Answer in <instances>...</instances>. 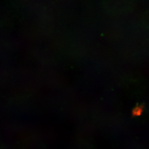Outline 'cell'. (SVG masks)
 <instances>
[{
    "label": "cell",
    "mask_w": 149,
    "mask_h": 149,
    "mask_svg": "<svg viewBox=\"0 0 149 149\" xmlns=\"http://www.w3.org/2000/svg\"><path fill=\"white\" fill-rule=\"evenodd\" d=\"M133 0H104V3L111 12L121 13L129 9Z\"/></svg>",
    "instance_id": "obj_1"
},
{
    "label": "cell",
    "mask_w": 149,
    "mask_h": 149,
    "mask_svg": "<svg viewBox=\"0 0 149 149\" xmlns=\"http://www.w3.org/2000/svg\"><path fill=\"white\" fill-rule=\"evenodd\" d=\"M144 108L143 105L141 104L140 105H137L132 110V116H139L141 115L143 113Z\"/></svg>",
    "instance_id": "obj_2"
}]
</instances>
